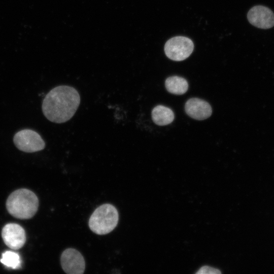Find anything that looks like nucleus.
<instances>
[{"label":"nucleus","instance_id":"10","mask_svg":"<svg viewBox=\"0 0 274 274\" xmlns=\"http://www.w3.org/2000/svg\"><path fill=\"white\" fill-rule=\"evenodd\" d=\"M153 122L159 126H164L171 123L175 118L173 111L168 107L158 105L154 107L151 113Z\"/></svg>","mask_w":274,"mask_h":274},{"label":"nucleus","instance_id":"11","mask_svg":"<svg viewBox=\"0 0 274 274\" xmlns=\"http://www.w3.org/2000/svg\"><path fill=\"white\" fill-rule=\"evenodd\" d=\"M165 85L169 92L176 95L184 94L188 88V84L186 80L177 76L167 78L165 82Z\"/></svg>","mask_w":274,"mask_h":274},{"label":"nucleus","instance_id":"4","mask_svg":"<svg viewBox=\"0 0 274 274\" xmlns=\"http://www.w3.org/2000/svg\"><path fill=\"white\" fill-rule=\"evenodd\" d=\"M194 44L192 40L183 36H177L169 39L164 45L166 56L174 61L185 60L192 53Z\"/></svg>","mask_w":274,"mask_h":274},{"label":"nucleus","instance_id":"3","mask_svg":"<svg viewBox=\"0 0 274 274\" xmlns=\"http://www.w3.org/2000/svg\"><path fill=\"white\" fill-rule=\"evenodd\" d=\"M119 214L112 204L105 203L97 207L91 215L88 222L90 230L98 235L107 234L118 224Z\"/></svg>","mask_w":274,"mask_h":274},{"label":"nucleus","instance_id":"7","mask_svg":"<svg viewBox=\"0 0 274 274\" xmlns=\"http://www.w3.org/2000/svg\"><path fill=\"white\" fill-rule=\"evenodd\" d=\"M247 18L252 25L258 28L268 29L274 26V14L265 6L252 7L248 13Z\"/></svg>","mask_w":274,"mask_h":274},{"label":"nucleus","instance_id":"5","mask_svg":"<svg viewBox=\"0 0 274 274\" xmlns=\"http://www.w3.org/2000/svg\"><path fill=\"white\" fill-rule=\"evenodd\" d=\"M13 142L18 149L26 153L41 151L45 147V143L41 135L30 129H22L16 133Z\"/></svg>","mask_w":274,"mask_h":274},{"label":"nucleus","instance_id":"13","mask_svg":"<svg viewBox=\"0 0 274 274\" xmlns=\"http://www.w3.org/2000/svg\"><path fill=\"white\" fill-rule=\"evenodd\" d=\"M196 273L199 274H204V273H210V274H216V273H221V271L216 268L209 266H202L196 272Z\"/></svg>","mask_w":274,"mask_h":274},{"label":"nucleus","instance_id":"1","mask_svg":"<svg viewBox=\"0 0 274 274\" xmlns=\"http://www.w3.org/2000/svg\"><path fill=\"white\" fill-rule=\"evenodd\" d=\"M80 103V96L74 87L61 85L54 87L45 96L42 111L49 121L65 122L72 118Z\"/></svg>","mask_w":274,"mask_h":274},{"label":"nucleus","instance_id":"12","mask_svg":"<svg viewBox=\"0 0 274 274\" xmlns=\"http://www.w3.org/2000/svg\"><path fill=\"white\" fill-rule=\"evenodd\" d=\"M0 261L4 265L13 269H18L21 266V259L19 255L16 253L10 251L3 253Z\"/></svg>","mask_w":274,"mask_h":274},{"label":"nucleus","instance_id":"9","mask_svg":"<svg viewBox=\"0 0 274 274\" xmlns=\"http://www.w3.org/2000/svg\"><path fill=\"white\" fill-rule=\"evenodd\" d=\"M185 110L188 116L198 120L208 118L212 113L210 105L206 101L198 98L188 99L185 104Z\"/></svg>","mask_w":274,"mask_h":274},{"label":"nucleus","instance_id":"8","mask_svg":"<svg viewBox=\"0 0 274 274\" xmlns=\"http://www.w3.org/2000/svg\"><path fill=\"white\" fill-rule=\"evenodd\" d=\"M2 236L5 244L13 250H18L22 248L26 241L24 229L15 223H9L6 225L2 229Z\"/></svg>","mask_w":274,"mask_h":274},{"label":"nucleus","instance_id":"6","mask_svg":"<svg viewBox=\"0 0 274 274\" xmlns=\"http://www.w3.org/2000/svg\"><path fill=\"white\" fill-rule=\"evenodd\" d=\"M60 263L63 271L68 274H82L85 269V262L83 255L73 248H67L62 252Z\"/></svg>","mask_w":274,"mask_h":274},{"label":"nucleus","instance_id":"2","mask_svg":"<svg viewBox=\"0 0 274 274\" xmlns=\"http://www.w3.org/2000/svg\"><path fill=\"white\" fill-rule=\"evenodd\" d=\"M39 207V199L31 191L20 189L13 192L6 201L8 212L13 217L20 219L32 218Z\"/></svg>","mask_w":274,"mask_h":274}]
</instances>
